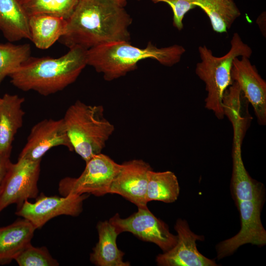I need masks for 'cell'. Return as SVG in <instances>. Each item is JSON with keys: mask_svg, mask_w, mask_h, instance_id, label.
Segmentation results:
<instances>
[{"mask_svg": "<svg viewBox=\"0 0 266 266\" xmlns=\"http://www.w3.org/2000/svg\"><path fill=\"white\" fill-rule=\"evenodd\" d=\"M35 228L28 220L18 219L0 227V265L9 264L30 243Z\"/></svg>", "mask_w": 266, "mask_h": 266, "instance_id": "obj_16", "label": "cell"}, {"mask_svg": "<svg viewBox=\"0 0 266 266\" xmlns=\"http://www.w3.org/2000/svg\"><path fill=\"white\" fill-rule=\"evenodd\" d=\"M235 58L233 62L231 77L244 96L253 106L260 125H266V82L259 73L249 58Z\"/></svg>", "mask_w": 266, "mask_h": 266, "instance_id": "obj_13", "label": "cell"}, {"mask_svg": "<svg viewBox=\"0 0 266 266\" xmlns=\"http://www.w3.org/2000/svg\"><path fill=\"white\" fill-rule=\"evenodd\" d=\"M59 146L73 151L63 119H45L32 128L18 158L32 161H41L48 151Z\"/></svg>", "mask_w": 266, "mask_h": 266, "instance_id": "obj_11", "label": "cell"}, {"mask_svg": "<svg viewBox=\"0 0 266 266\" xmlns=\"http://www.w3.org/2000/svg\"><path fill=\"white\" fill-rule=\"evenodd\" d=\"M41 161L18 158L16 163H10L0 194V212L12 204L17 208L26 200L38 196Z\"/></svg>", "mask_w": 266, "mask_h": 266, "instance_id": "obj_8", "label": "cell"}, {"mask_svg": "<svg viewBox=\"0 0 266 266\" xmlns=\"http://www.w3.org/2000/svg\"><path fill=\"white\" fill-rule=\"evenodd\" d=\"M115 1L119 3L120 5H122L123 7H125L128 1L129 0H114Z\"/></svg>", "mask_w": 266, "mask_h": 266, "instance_id": "obj_29", "label": "cell"}, {"mask_svg": "<svg viewBox=\"0 0 266 266\" xmlns=\"http://www.w3.org/2000/svg\"><path fill=\"white\" fill-rule=\"evenodd\" d=\"M132 18L114 0H79L59 41L87 50L109 42L130 41Z\"/></svg>", "mask_w": 266, "mask_h": 266, "instance_id": "obj_1", "label": "cell"}, {"mask_svg": "<svg viewBox=\"0 0 266 266\" xmlns=\"http://www.w3.org/2000/svg\"><path fill=\"white\" fill-rule=\"evenodd\" d=\"M174 229L177 242L170 249L157 256L156 262L161 266H215V262L202 255L198 250L196 241L203 240L190 229L187 222L177 220Z\"/></svg>", "mask_w": 266, "mask_h": 266, "instance_id": "obj_12", "label": "cell"}, {"mask_svg": "<svg viewBox=\"0 0 266 266\" xmlns=\"http://www.w3.org/2000/svg\"><path fill=\"white\" fill-rule=\"evenodd\" d=\"M28 20L18 0H0V31L8 41L31 39Z\"/></svg>", "mask_w": 266, "mask_h": 266, "instance_id": "obj_18", "label": "cell"}, {"mask_svg": "<svg viewBox=\"0 0 266 266\" xmlns=\"http://www.w3.org/2000/svg\"><path fill=\"white\" fill-rule=\"evenodd\" d=\"M179 191L177 178L173 172H156L153 169L149 172L146 194L147 202L152 200L173 202L177 200Z\"/></svg>", "mask_w": 266, "mask_h": 266, "instance_id": "obj_22", "label": "cell"}, {"mask_svg": "<svg viewBox=\"0 0 266 266\" xmlns=\"http://www.w3.org/2000/svg\"><path fill=\"white\" fill-rule=\"evenodd\" d=\"M31 40L40 49H46L59 40L63 35L66 20L46 14L29 17Z\"/></svg>", "mask_w": 266, "mask_h": 266, "instance_id": "obj_20", "label": "cell"}, {"mask_svg": "<svg viewBox=\"0 0 266 266\" xmlns=\"http://www.w3.org/2000/svg\"><path fill=\"white\" fill-rule=\"evenodd\" d=\"M200 61L196 66L195 72L205 84L207 96L205 107L212 111L219 119L224 117L223 97L227 89L233 83L231 71L233 60L242 56L250 58L251 48L234 33L231 40L230 50L221 57L213 55L206 45L198 48Z\"/></svg>", "mask_w": 266, "mask_h": 266, "instance_id": "obj_6", "label": "cell"}, {"mask_svg": "<svg viewBox=\"0 0 266 266\" xmlns=\"http://www.w3.org/2000/svg\"><path fill=\"white\" fill-rule=\"evenodd\" d=\"M24 101L17 95L5 94L0 97V155L11 152L15 134L23 126Z\"/></svg>", "mask_w": 266, "mask_h": 266, "instance_id": "obj_15", "label": "cell"}, {"mask_svg": "<svg viewBox=\"0 0 266 266\" xmlns=\"http://www.w3.org/2000/svg\"><path fill=\"white\" fill-rule=\"evenodd\" d=\"M222 103L224 116L232 124L233 135L243 139L251 118L248 109L249 102L236 82H233L225 91Z\"/></svg>", "mask_w": 266, "mask_h": 266, "instance_id": "obj_19", "label": "cell"}, {"mask_svg": "<svg viewBox=\"0 0 266 266\" xmlns=\"http://www.w3.org/2000/svg\"><path fill=\"white\" fill-rule=\"evenodd\" d=\"M29 44L0 43V84L31 57Z\"/></svg>", "mask_w": 266, "mask_h": 266, "instance_id": "obj_24", "label": "cell"}, {"mask_svg": "<svg viewBox=\"0 0 266 266\" xmlns=\"http://www.w3.org/2000/svg\"><path fill=\"white\" fill-rule=\"evenodd\" d=\"M89 196H46L41 193L34 202L26 200L15 214L29 221L35 229L42 228L51 219L60 215L78 216L82 211L83 201Z\"/></svg>", "mask_w": 266, "mask_h": 266, "instance_id": "obj_10", "label": "cell"}, {"mask_svg": "<svg viewBox=\"0 0 266 266\" xmlns=\"http://www.w3.org/2000/svg\"><path fill=\"white\" fill-rule=\"evenodd\" d=\"M265 15L264 14H262L260 16V17H258V18L257 19V23L258 24V25H259V26L260 27V29L261 30V32L263 33H265L264 32V25H266V24H264V23L266 24V22L264 23V22H266V20L264 21V20L266 19L265 16L264 17Z\"/></svg>", "mask_w": 266, "mask_h": 266, "instance_id": "obj_28", "label": "cell"}, {"mask_svg": "<svg viewBox=\"0 0 266 266\" xmlns=\"http://www.w3.org/2000/svg\"><path fill=\"white\" fill-rule=\"evenodd\" d=\"M119 234L131 233L140 239L157 245L164 252L176 243L177 235L172 234L166 224L148 209L138 208L137 212L126 218L116 214L109 221Z\"/></svg>", "mask_w": 266, "mask_h": 266, "instance_id": "obj_9", "label": "cell"}, {"mask_svg": "<svg viewBox=\"0 0 266 266\" xmlns=\"http://www.w3.org/2000/svg\"><path fill=\"white\" fill-rule=\"evenodd\" d=\"M121 167L109 156L100 153L86 162L77 178L66 177L60 181L59 192L62 196L92 194L100 197L108 194L110 185Z\"/></svg>", "mask_w": 266, "mask_h": 266, "instance_id": "obj_7", "label": "cell"}, {"mask_svg": "<svg viewBox=\"0 0 266 266\" xmlns=\"http://www.w3.org/2000/svg\"><path fill=\"white\" fill-rule=\"evenodd\" d=\"M185 51L178 44L159 48L149 41L146 47L139 48L130 41H115L88 50L87 65L101 73L105 80L111 81L134 70L138 62L147 59L155 60L165 66H173L180 61Z\"/></svg>", "mask_w": 266, "mask_h": 266, "instance_id": "obj_4", "label": "cell"}, {"mask_svg": "<svg viewBox=\"0 0 266 266\" xmlns=\"http://www.w3.org/2000/svg\"><path fill=\"white\" fill-rule=\"evenodd\" d=\"M87 50L75 46L57 58L30 57L10 74L11 83L24 91L47 96L61 91L75 81L87 65Z\"/></svg>", "mask_w": 266, "mask_h": 266, "instance_id": "obj_3", "label": "cell"}, {"mask_svg": "<svg viewBox=\"0 0 266 266\" xmlns=\"http://www.w3.org/2000/svg\"><path fill=\"white\" fill-rule=\"evenodd\" d=\"M152 168L142 160H132L121 164L108 194H118L138 208H147V187L149 172Z\"/></svg>", "mask_w": 266, "mask_h": 266, "instance_id": "obj_14", "label": "cell"}, {"mask_svg": "<svg viewBox=\"0 0 266 266\" xmlns=\"http://www.w3.org/2000/svg\"><path fill=\"white\" fill-rule=\"evenodd\" d=\"M28 17L37 14L67 20L79 0H18Z\"/></svg>", "mask_w": 266, "mask_h": 266, "instance_id": "obj_23", "label": "cell"}, {"mask_svg": "<svg viewBox=\"0 0 266 266\" xmlns=\"http://www.w3.org/2000/svg\"><path fill=\"white\" fill-rule=\"evenodd\" d=\"M153 3H166L171 7L173 27L179 31L183 28V20L186 14L196 7L194 0H151Z\"/></svg>", "mask_w": 266, "mask_h": 266, "instance_id": "obj_26", "label": "cell"}, {"mask_svg": "<svg viewBox=\"0 0 266 266\" xmlns=\"http://www.w3.org/2000/svg\"><path fill=\"white\" fill-rule=\"evenodd\" d=\"M99 241L90 254L91 262L98 266H129L124 262V253L119 250L116 244L118 233L109 221H100L97 226Z\"/></svg>", "mask_w": 266, "mask_h": 266, "instance_id": "obj_17", "label": "cell"}, {"mask_svg": "<svg viewBox=\"0 0 266 266\" xmlns=\"http://www.w3.org/2000/svg\"><path fill=\"white\" fill-rule=\"evenodd\" d=\"M10 155L11 152L4 153L0 155V194L4 176L11 162Z\"/></svg>", "mask_w": 266, "mask_h": 266, "instance_id": "obj_27", "label": "cell"}, {"mask_svg": "<svg viewBox=\"0 0 266 266\" xmlns=\"http://www.w3.org/2000/svg\"><path fill=\"white\" fill-rule=\"evenodd\" d=\"M20 266H57L59 264L45 247H36L31 243L15 258Z\"/></svg>", "mask_w": 266, "mask_h": 266, "instance_id": "obj_25", "label": "cell"}, {"mask_svg": "<svg viewBox=\"0 0 266 266\" xmlns=\"http://www.w3.org/2000/svg\"><path fill=\"white\" fill-rule=\"evenodd\" d=\"M231 190L239 211L241 228L236 235L217 245L218 259L232 254L245 244L259 246L266 244V231L261 219L264 185L250 177L243 164H237L233 166Z\"/></svg>", "mask_w": 266, "mask_h": 266, "instance_id": "obj_2", "label": "cell"}, {"mask_svg": "<svg viewBox=\"0 0 266 266\" xmlns=\"http://www.w3.org/2000/svg\"><path fill=\"white\" fill-rule=\"evenodd\" d=\"M74 151L85 162L101 153L115 128L104 116L101 105H89L77 100L63 118Z\"/></svg>", "mask_w": 266, "mask_h": 266, "instance_id": "obj_5", "label": "cell"}, {"mask_svg": "<svg viewBox=\"0 0 266 266\" xmlns=\"http://www.w3.org/2000/svg\"><path fill=\"white\" fill-rule=\"evenodd\" d=\"M194 4L204 11L213 30L219 33H227L241 15L233 0H194Z\"/></svg>", "mask_w": 266, "mask_h": 266, "instance_id": "obj_21", "label": "cell"}]
</instances>
